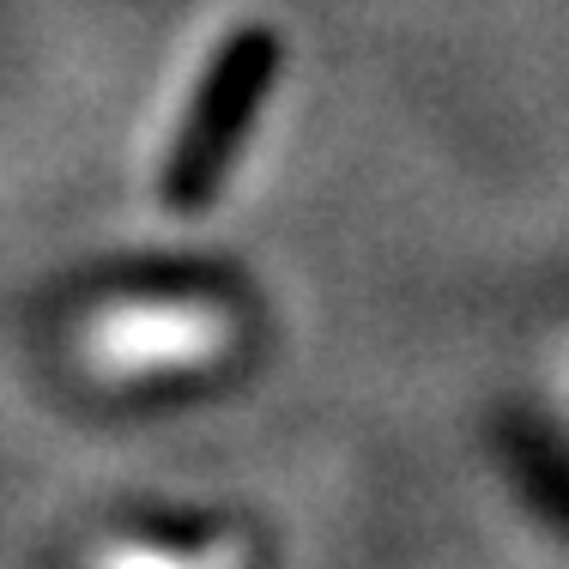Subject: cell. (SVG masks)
I'll list each match as a JSON object with an SVG mask.
<instances>
[{
	"label": "cell",
	"instance_id": "cell-1",
	"mask_svg": "<svg viewBox=\"0 0 569 569\" xmlns=\"http://www.w3.org/2000/svg\"><path fill=\"white\" fill-rule=\"evenodd\" d=\"M237 346V316L212 297H121L79 328V358L103 382L207 370Z\"/></svg>",
	"mask_w": 569,
	"mask_h": 569
},
{
	"label": "cell",
	"instance_id": "cell-2",
	"mask_svg": "<svg viewBox=\"0 0 569 569\" xmlns=\"http://www.w3.org/2000/svg\"><path fill=\"white\" fill-rule=\"evenodd\" d=\"M86 569H249L242 539H207V546H152V539H116L91 551Z\"/></svg>",
	"mask_w": 569,
	"mask_h": 569
}]
</instances>
